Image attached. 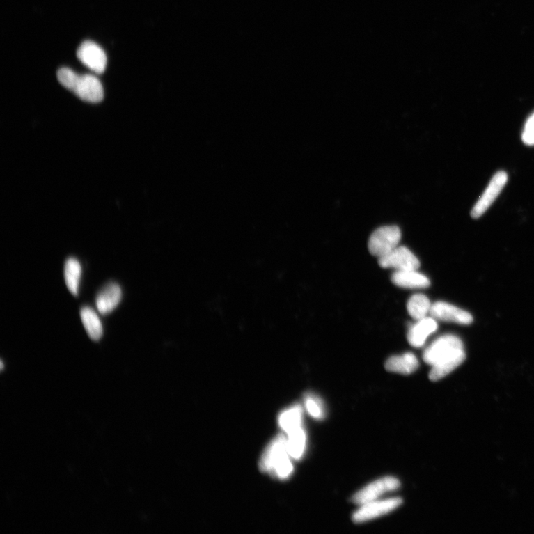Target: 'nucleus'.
<instances>
[{"instance_id":"1","label":"nucleus","mask_w":534,"mask_h":534,"mask_svg":"<svg viewBox=\"0 0 534 534\" xmlns=\"http://www.w3.org/2000/svg\"><path fill=\"white\" fill-rule=\"evenodd\" d=\"M466 358L462 340L457 336L445 335L434 340L424 352L423 359L432 366L429 379L437 382L460 367Z\"/></svg>"},{"instance_id":"2","label":"nucleus","mask_w":534,"mask_h":534,"mask_svg":"<svg viewBox=\"0 0 534 534\" xmlns=\"http://www.w3.org/2000/svg\"><path fill=\"white\" fill-rule=\"evenodd\" d=\"M60 84L72 91L79 99L96 104L103 100L104 93L100 79L92 74H78L69 68H62L58 72Z\"/></svg>"},{"instance_id":"3","label":"nucleus","mask_w":534,"mask_h":534,"mask_svg":"<svg viewBox=\"0 0 534 534\" xmlns=\"http://www.w3.org/2000/svg\"><path fill=\"white\" fill-rule=\"evenodd\" d=\"M288 449V439L278 435L267 446L259 466L262 472L274 474L281 480L289 478L293 472V465Z\"/></svg>"},{"instance_id":"4","label":"nucleus","mask_w":534,"mask_h":534,"mask_svg":"<svg viewBox=\"0 0 534 534\" xmlns=\"http://www.w3.org/2000/svg\"><path fill=\"white\" fill-rule=\"evenodd\" d=\"M402 233L396 226L380 227L371 235L368 242L369 251L373 256L382 258L399 246Z\"/></svg>"},{"instance_id":"5","label":"nucleus","mask_w":534,"mask_h":534,"mask_svg":"<svg viewBox=\"0 0 534 534\" xmlns=\"http://www.w3.org/2000/svg\"><path fill=\"white\" fill-rule=\"evenodd\" d=\"M401 483L399 480L392 476L375 481L363 489L356 493L351 498V502L363 505L376 500L380 496L388 492L396 491L400 487Z\"/></svg>"},{"instance_id":"6","label":"nucleus","mask_w":534,"mask_h":534,"mask_svg":"<svg viewBox=\"0 0 534 534\" xmlns=\"http://www.w3.org/2000/svg\"><path fill=\"white\" fill-rule=\"evenodd\" d=\"M403 503L401 498H393L383 501H372L361 505L353 515L356 524H363L384 515L390 514Z\"/></svg>"},{"instance_id":"7","label":"nucleus","mask_w":534,"mask_h":534,"mask_svg":"<svg viewBox=\"0 0 534 534\" xmlns=\"http://www.w3.org/2000/svg\"><path fill=\"white\" fill-rule=\"evenodd\" d=\"M507 182L508 175L505 172H498L493 177L482 196L476 202L471 211L473 219L480 218L489 209L506 185Z\"/></svg>"},{"instance_id":"8","label":"nucleus","mask_w":534,"mask_h":534,"mask_svg":"<svg viewBox=\"0 0 534 534\" xmlns=\"http://www.w3.org/2000/svg\"><path fill=\"white\" fill-rule=\"evenodd\" d=\"M77 56L79 61L90 70L102 74L106 70L107 58L106 53L99 45L92 41H86L79 47Z\"/></svg>"},{"instance_id":"9","label":"nucleus","mask_w":534,"mask_h":534,"mask_svg":"<svg viewBox=\"0 0 534 534\" xmlns=\"http://www.w3.org/2000/svg\"><path fill=\"white\" fill-rule=\"evenodd\" d=\"M379 265L396 270L418 269L420 267L418 259L405 246H397L388 255L379 258Z\"/></svg>"},{"instance_id":"10","label":"nucleus","mask_w":534,"mask_h":534,"mask_svg":"<svg viewBox=\"0 0 534 534\" xmlns=\"http://www.w3.org/2000/svg\"><path fill=\"white\" fill-rule=\"evenodd\" d=\"M430 315L436 320L469 325L473 321L471 313L447 302L437 301L432 304Z\"/></svg>"},{"instance_id":"11","label":"nucleus","mask_w":534,"mask_h":534,"mask_svg":"<svg viewBox=\"0 0 534 534\" xmlns=\"http://www.w3.org/2000/svg\"><path fill=\"white\" fill-rule=\"evenodd\" d=\"M437 322L433 317H425L411 326L407 333L408 343L414 347H423L427 338L436 332Z\"/></svg>"},{"instance_id":"12","label":"nucleus","mask_w":534,"mask_h":534,"mask_svg":"<svg viewBox=\"0 0 534 534\" xmlns=\"http://www.w3.org/2000/svg\"><path fill=\"white\" fill-rule=\"evenodd\" d=\"M417 269L396 270L391 281L395 285L406 289H425L430 285L429 278Z\"/></svg>"},{"instance_id":"13","label":"nucleus","mask_w":534,"mask_h":534,"mask_svg":"<svg viewBox=\"0 0 534 534\" xmlns=\"http://www.w3.org/2000/svg\"><path fill=\"white\" fill-rule=\"evenodd\" d=\"M122 298L120 287L116 283H109L99 292L96 299L100 313L107 315L115 310Z\"/></svg>"},{"instance_id":"14","label":"nucleus","mask_w":534,"mask_h":534,"mask_svg":"<svg viewBox=\"0 0 534 534\" xmlns=\"http://www.w3.org/2000/svg\"><path fill=\"white\" fill-rule=\"evenodd\" d=\"M418 367V360L412 353H406L401 356H392L385 363V369L388 371L403 375L411 374Z\"/></svg>"},{"instance_id":"15","label":"nucleus","mask_w":534,"mask_h":534,"mask_svg":"<svg viewBox=\"0 0 534 534\" xmlns=\"http://www.w3.org/2000/svg\"><path fill=\"white\" fill-rule=\"evenodd\" d=\"M81 317L86 331L91 339L99 340L102 336H103L104 329L103 325H102L101 321L95 311L88 308V306H85V308L81 309Z\"/></svg>"},{"instance_id":"16","label":"nucleus","mask_w":534,"mask_h":534,"mask_svg":"<svg viewBox=\"0 0 534 534\" xmlns=\"http://www.w3.org/2000/svg\"><path fill=\"white\" fill-rule=\"evenodd\" d=\"M81 274L82 268L79 261L74 258L68 259L64 269L65 281L68 289L74 297L78 295Z\"/></svg>"},{"instance_id":"17","label":"nucleus","mask_w":534,"mask_h":534,"mask_svg":"<svg viewBox=\"0 0 534 534\" xmlns=\"http://www.w3.org/2000/svg\"><path fill=\"white\" fill-rule=\"evenodd\" d=\"M302 418V407L297 405L283 411L279 416L278 423L281 428L288 434L301 427Z\"/></svg>"},{"instance_id":"18","label":"nucleus","mask_w":534,"mask_h":534,"mask_svg":"<svg viewBox=\"0 0 534 534\" xmlns=\"http://www.w3.org/2000/svg\"><path fill=\"white\" fill-rule=\"evenodd\" d=\"M431 304L423 294H416L409 299L407 308L409 314L416 321L421 320L430 314Z\"/></svg>"},{"instance_id":"19","label":"nucleus","mask_w":534,"mask_h":534,"mask_svg":"<svg viewBox=\"0 0 534 534\" xmlns=\"http://www.w3.org/2000/svg\"><path fill=\"white\" fill-rule=\"evenodd\" d=\"M288 449L290 457L295 460H300L304 453L306 448V437L302 427L295 430L288 434Z\"/></svg>"},{"instance_id":"20","label":"nucleus","mask_w":534,"mask_h":534,"mask_svg":"<svg viewBox=\"0 0 534 534\" xmlns=\"http://www.w3.org/2000/svg\"><path fill=\"white\" fill-rule=\"evenodd\" d=\"M305 406L311 416L316 419H323L325 417L324 405L319 397L308 393L305 396Z\"/></svg>"},{"instance_id":"21","label":"nucleus","mask_w":534,"mask_h":534,"mask_svg":"<svg viewBox=\"0 0 534 534\" xmlns=\"http://www.w3.org/2000/svg\"><path fill=\"white\" fill-rule=\"evenodd\" d=\"M522 141L528 146H534V113L528 119L522 133Z\"/></svg>"}]
</instances>
